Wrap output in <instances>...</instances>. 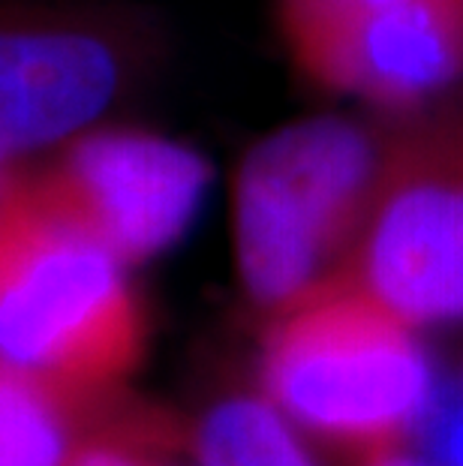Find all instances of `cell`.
<instances>
[{
	"label": "cell",
	"mask_w": 463,
	"mask_h": 466,
	"mask_svg": "<svg viewBox=\"0 0 463 466\" xmlns=\"http://www.w3.org/2000/svg\"><path fill=\"white\" fill-rule=\"evenodd\" d=\"M142 350L126 262L18 166L0 199V361L85 394L130 373Z\"/></svg>",
	"instance_id": "6da1fadb"
},
{
	"label": "cell",
	"mask_w": 463,
	"mask_h": 466,
	"mask_svg": "<svg viewBox=\"0 0 463 466\" xmlns=\"http://www.w3.org/2000/svg\"><path fill=\"white\" fill-rule=\"evenodd\" d=\"M262 385L292 424L361 449L418 431L439 391L412 322L347 271L274 313Z\"/></svg>",
	"instance_id": "7a4b0ae2"
},
{
	"label": "cell",
	"mask_w": 463,
	"mask_h": 466,
	"mask_svg": "<svg viewBox=\"0 0 463 466\" xmlns=\"http://www.w3.org/2000/svg\"><path fill=\"white\" fill-rule=\"evenodd\" d=\"M388 145L358 124L313 117L253 145L235 177V256L250 299L277 313L352 253Z\"/></svg>",
	"instance_id": "3957f363"
},
{
	"label": "cell",
	"mask_w": 463,
	"mask_h": 466,
	"mask_svg": "<svg viewBox=\"0 0 463 466\" xmlns=\"http://www.w3.org/2000/svg\"><path fill=\"white\" fill-rule=\"evenodd\" d=\"M145 46L96 9H0V168L100 127L139 78Z\"/></svg>",
	"instance_id": "277c9868"
},
{
	"label": "cell",
	"mask_w": 463,
	"mask_h": 466,
	"mask_svg": "<svg viewBox=\"0 0 463 466\" xmlns=\"http://www.w3.org/2000/svg\"><path fill=\"white\" fill-rule=\"evenodd\" d=\"M34 175L126 265L178 244L211 184L208 160L190 145L103 124L52 151V160Z\"/></svg>",
	"instance_id": "5b68a950"
},
{
	"label": "cell",
	"mask_w": 463,
	"mask_h": 466,
	"mask_svg": "<svg viewBox=\"0 0 463 466\" xmlns=\"http://www.w3.org/2000/svg\"><path fill=\"white\" fill-rule=\"evenodd\" d=\"M289 52L331 91L418 108L463 78V0H394Z\"/></svg>",
	"instance_id": "8992f818"
},
{
	"label": "cell",
	"mask_w": 463,
	"mask_h": 466,
	"mask_svg": "<svg viewBox=\"0 0 463 466\" xmlns=\"http://www.w3.org/2000/svg\"><path fill=\"white\" fill-rule=\"evenodd\" d=\"M196 466H317L268 398H229L205 415Z\"/></svg>",
	"instance_id": "52a82bcc"
},
{
	"label": "cell",
	"mask_w": 463,
	"mask_h": 466,
	"mask_svg": "<svg viewBox=\"0 0 463 466\" xmlns=\"http://www.w3.org/2000/svg\"><path fill=\"white\" fill-rule=\"evenodd\" d=\"M61 391L0 361V466H64Z\"/></svg>",
	"instance_id": "ba28073f"
},
{
	"label": "cell",
	"mask_w": 463,
	"mask_h": 466,
	"mask_svg": "<svg viewBox=\"0 0 463 466\" xmlns=\"http://www.w3.org/2000/svg\"><path fill=\"white\" fill-rule=\"evenodd\" d=\"M388 4L394 0H274V9L286 46L295 48Z\"/></svg>",
	"instance_id": "9c48e42d"
},
{
	"label": "cell",
	"mask_w": 463,
	"mask_h": 466,
	"mask_svg": "<svg viewBox=\"0 0 463 466\" xmlns=\"http://www.w3.org/2000/svg\"><path fill=\"white\" fill-rule=\"evenodd\" d=\"M430 461L439 466H463V385L437 391L428 415L418 424Z\"/></svg>",
	"instance_id": "30bf717a"
},
{
	"label": "cell",
	"mask_w": 463,
	"mask_h": 466,
	"mask_svg": "<svg viewBox=\"0 0 463 466\" xmlns=\"http://www.w3.org/2000/svg\"><path fill=\"white\" fill-rule=\"evenodd\" d=\"M70 466H154L145 458L142 449H136L126 440H100L78 451Z\"/></svg>",
	"instance_id": "8fae6325"
},
{
	"label": "cell",
	"mask_w": 463,
	"mask_h": 466,
	"mask_svg": "<svg viewBox=\"0 0 463 466\" xmlns=\"http://www.w3.org/2000/svg\"><path fill=\"white\" fill-rule=\"evenodd\" d=\"M364 466H439L418 454H407L394 445H382V449H370V458L364 461Z\"/></svg>",
	"instance_id": "7c38bea8"
},
{
	"label": "cell",
	"mask_w": 463,
	"mask_h": 466,
	"mask_svg": "<svg viewBox=\"0 0 463 466\" xmlns=\"http://www.w3.org/2000/svg\"><path fill=\"white\" fill-rule=\"evenodd\" d=\"M15 168H18V166H15ZM15 168H0V199H4L6 187H9V177H13Z\"/></svg>",
	"instance_id": "4fadbf2b"
}]
</instances>
